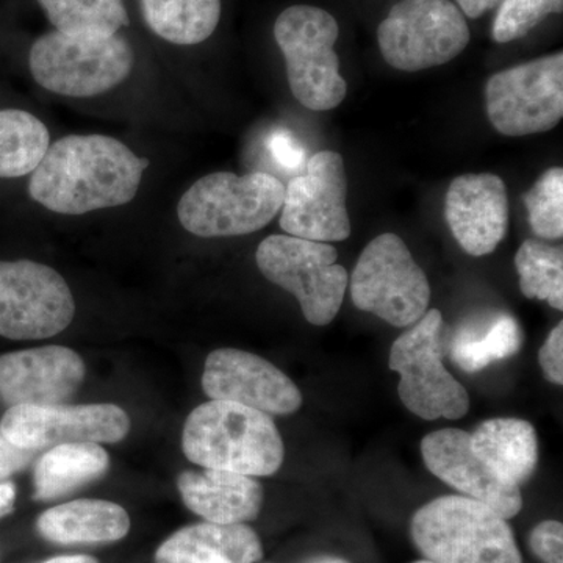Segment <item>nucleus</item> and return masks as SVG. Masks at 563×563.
Returning a JSON list of instances; mask_svg holds the SVG:
<instances>
[{"instance_id":"obj_1","label":"nucleus","mask_w":563,"mask_h":563,"mask_svg":"<svg viewBox=\"0 0 563 563\" xmlns=\"http://www.w3.org/2000/svg\"><path fill=\"white\" fill-rule=\"evenodd\" d=\"M150 165L113 136H63L31 174L27 190L44 209L79 217L132 202Z\"/></svg>"},{"instance_id":"obj_3","label":"nucleus","mask_w":563,"mask_h":563,"mask_svg":"<svg viewBox=\"0 0 563 563\" xmlns=\"http://www.w3.org/2000/svg\"><path fill=\"white\" fill-rule=\"evenodd\" d=\"M410 532L422 555L435 563H523L506 518L468 496L426 504Z\"/></svg>"},{"instance_id":"obj_25","label":"nucleus","mask_w":563,"mask_h":563,"mask_svg":"<svg viewBox=\"0 0 563 563\" xmlns=\"http://www.w3.org/2000/svg\"><path fill=\"white\" fill-rule=\"evenodd\" d=\"M140 7L147 27L177 46L203 43L221 20V0H140Z\"/></svg>"},{"instance_id":"obj_6","label":"nucleus","mask_w":563,"mask_h":563,"mask_svg":"<svg viewBox=\"0 0 563 563\" xmlns=\"http://www.w3.org/2000/svg\"><path fill=\"white\" fill-rule=\"evenodd\" d=\"M340 27L329 11L292 5L274 24V38L284 54L288 84L296 101L306 109H335L346 96L335 46Z\"/></svg>"},{"instance_id":"obj_11","label":"nucleus","mask_w":563,"mask_h":563,"mask_svg":"<svg viewBox=\"0 0 563 563\" xmlns=\"http://www.w3.org/2000/svg\"><path fill=\"white\" fill-rule=\"evenodd\" d=\"M76 301L60 273L33 261H0V336L44 340L68 329Z\"/></svg>"},{"instance_id":"obj_22","label":"nucleus","mask_w":563,"mask_h":563,"mask_svg":"<svg viewBox=\"0 0 563 563\" xmlns=\"http://www.w3.org/2000/svg\"><path fill=\"white\" fill-rule=\"evenodd\" d=\"M470 437L474 453L504 481L521 487L531 479L539 461V443L531 422L493 418Z\"/></svg>"},{"instance_id":"obj_20","label":"nucleus","mask_w":563,"mask_h":563,"mask_svg":"<svg viewBox=\"0 0 563 563\" xmlns=\"http://www.w3.org/2000/svg\"><path fill=\"white\" fill-rule=\"evenodd\" d=\"M263 547L246 525L198 523L181 528L161 544L155 563H255Z\"/></svg>"},{"instance_id":"obj_7","label":"nucleus","mask_w":563,"mask_h":563,"mask_svg":"<svg viewBox=\"0 0 563 563\" xmlns=\"http://www.w3.org/2000/svg\"><path fill=\"white\" fill-rule=\"evenodd\" d=\"M443 354L444 321L437 309L422 314L391 346L390 368L401 376L399 398L422 420H461L470 410L468 393L448 372Z\"/></svg>"},{"instance_id":"obj_36","label":"nucleus","mask_w":563,"mask_h":563,"mask_svg":"<svg viewBox=\"0 0 563 563\" xmlns=\"http://www.w3.org/2000/svg\"><path fill=\"white\" fill-rule=\"evenodd\" d=\"M14 501H16V487H14V484H0V518L13 512Z\"/></svg>"},{"instance_id":"obj_29","label":"nucleus","mask_w":563,"mask_h":563,"mask_svg":"<svg viewBox=\"0 0 563 563\" xmlns=\"http://www.w3.org/2000/svg\"><path fill=\"white\" fill-rule=\"evenodd\" d=\"M529 224L542 240H562L563 236V169H548L526 192Z\"/></svg>"},{"instance_id":"obj_2","label":"nucleus","mask_w":563,"mask_h":563,"mask_svg":"<svg viewBox=\"0 0 563 563\" xmlns=\"http://www.w3.org/2000/svg\"><path fill=\"white\" fill-rule=\"evenodd\" d=\"M185 457L202 468L244 476H272L285 448L269 415L242 404L209 401L196 407L181 432Z\"/></svg>"},{"instance_id":"obj_5","label":"nucleus","mask_w":563,"mask_h":563,"mask_svg":"<svg viewBox=\"0 0 563 563\" xmlns=\"http://www.w3.org/2000/svg\"><path fill=\"white\" fill-rule=\"evenodd\" d=\"M135 65L131 43L120 33L111 36H73L49 32L29 52L33 80L65 98H92L128 79Z\"/></svg>"},{"instance_id":"obj_14","label":"nucleus","mask_w":563,"mask_h":563,"mask_svg":"<svg viewBox=\"0 0 563 563\" xmlns=\"http://www.w3.org/2000/svg\"><path fill=\"white\" fill-rule=\"evenodd\" d=\"M131 432V418L114 404L13 406L0 433L24 450L43 451L68 443H118Z\"/></svg>"},{"instance_id":"obj_27","label":"nucleus","mask_w":563,"mask_h":563,"mask_svg":"<svg viewBox=\"0 0 563 563\" xmlns=\"http://www.w3.org/2000/svg\"><path fill=\"white\" fill-rule=\"evenodd\" d=\"M55 31L73 36H111L131 24L124 0H38Z\"/></svg>"},{"instance_id":"obj_26","label":"nucleus","mask_w":563,"mask_h":563,"mask_svg":"<svg viewBox=\"0 0 563 563\" xmlns=\"http://www.w3.org/2000/svg\"><path fill=\"white\" fill-rule=\"evenodd\" d=\"M51 146V133L31 111L0 109V179L31 176Z\"/></svg>"},{"instance_id":"obj_4","label":"nucleus","mask_w":563,"mask_h":563,"mask_svg":"<svg viewBox=\"0 0 563 563\" xmlns=\"http://www.w3.org/2000/svg\"><path fill=\"white\" fill-rule=\"evenodd\" d=\"M285 185L266 173H211L181 195V228L201 239H228L262 231L284 203Z\"/></svg>"},{"instance_id":"obj_19","label":"nucleus","mask_w":563,"mask_h":563,"mask_svg":"<svg viewBox=\"0 0 563 563\" xmlns=\"http://www.w3.org/2000/svg\"><path fill=\"white\" fill-rule=\"evenodd\" d=\"M185 506L209 523L244 525L254 521L263 506V488L244 474L224 470H188L177 477Z\"/></svg>"},{"instance_id":"obj_9","label":"nucleus","mask_w":563,"mask_h":563,"mask_svg":"<svg viewBox=\"0 0 563 563\" xmlns=\"http://www.w3.org/2000/svg\"><path fill=\"white\" fill-rule=\"evenodd\" d=\"M336 258L331 244L290 235L268 236L255 252L263 276L291 292L313 325L329 324L342 309L350 277Z\"/></svg>"},{"instance_id":"obj_34","label":"nucleus","mask_w":563,"mask_h":563,"mask_svg":"<svg viewBox=\"0 0 563 563\" xmlns=\"http://www.w3.org/2000/svg\"><path fill=\"white\" fill-rule=\"evenodd\" d=\"M35 455L36 451L16 446L0 433V481L27 468Z\"/></svg>"},{"instance_id":"obj_13","label":"nucleus","mask_w":563,"mask_h":563,"mask_svg":"<svg viewBox=\"0 0 563 563\" xmlns=\"http://www.w3.org/2000/svg\"><path fill=\"white\" fill-rule=\"evenodd\" d=\"M347 180L339 152L321 151L307 161L306 173L285 187L280 228L312 242H343L351 235Z\"/></svg>"},{"instance_id":"obj_32","label":"nucleus","mask_w":563,"mask_h":563,"mask_svg":"<svg viewBox=\"0 0 563 563\" xmlns=\"http://www.w3.org/2000/svg\"><path fill=\"white\" fill-rule=\"evenodd\" d=\"M268 151L282 168L290 169V172H296V169H301L302 166L307 165V154L302 144L291 132L285 131V129L274 132L269 136Z\"/></svg>"},{"instance_id":"obj_16","label":"nucleus","mask_w":563,"mask_h":563,"mask_svg":"<svg viewBox=\"0 0 563 563\" xmlns=\"http://www.w3.org/2000/svg\"><path fill=\"white\" fill-rule=\"evenodd\" d=\"M421 454L433 476L468 498L487 504L506 520L523 509L520 487L493 472L472 446V437L461 429H440L426 435Z\"/></svg>"},{"instance_id":"obj_17","label":"nucleus","mask_w":563,"mask_h":563,"mask_svg":"<svg viewBox=\"0 0 563 563\" xmlns=\"http://www.w3.org/2000/svg\"><path fill=\"white\" fill-rule=\"evenodd\" d=\"M84 358L65 346L0 355V399L7 406H52L68 401L84 384Z\"/></svg>"},{"instance_id":"obj_18","label":"nucleus","mask_w":563,"mask_h":563,"mask_svg":"<svg viewBox=\"0 0 563 563\" xmlns=\"http://www.w3.org/2000/svg\"><path fill=\"white\" fill-rule=\"evenodd\" d=\"M444 214L454 239L473 257L492 254L509 229L506 184L496 174H463L446 192Z\"/></svg>"},{"instance_id":"obj_10","label":"nucleus","mask_w":563,"mask_h":563,"mask_svg":"<svg viewBox=\"0 0 563 563\" xmlns=\"http://www.w3.org/2000/svg\"><path fill=\"white\" fill-rule=\"evenodd\" d=\"M470 38L465 14L451 0H401L377 29L385 62L406 73L446 65Z\"/></svg>"},{"instance_id":"obj_23","label":"nucleus","mask_w":563,"mask_h":563,"mask_svg":"<svg viewBox=\"0 0 563 563\" xmlns=\"http://www.w3.org/2000/svg\"><path fill=\"white\" fill-rule=\"evenodd\" d=\"M109 453L99 443H68L51 448L35 465L33 499L52 501L106 476Z\"/></svg>"},{"instance_id":"obj_31","label":"nucleus","mask_w":563,"mask_h":563,"mask_svg":"<svg viewBox=\"0 0 563 563\" xmlns=\"http://www.w3.org/2000/svg\"><path fill=\"white\" fill-rule=\"evenodd\" d=\"M531 550L544 563H563V526L548 520L533 528L529 537Z\"/></svg>"},{"instance_id":"obj_35","label":"nucleus","mask_w":563,"mask_h":563,"mask_svg":"<svg viewBox=\"0 0 563 563\" xmlns=\"http://www.w3.org/2000/svg\"><path fill=\"white\" fill-rule=\"evenodd\" d=\"M459 9L465 16L477 20L487 11L498 9L501 0H457Z\"/></svg>"},{"instance_id":"obj_24","label":"nucleus","mask_w":563,"mask_h":563,"mask_svg":"<svg viewBox=\"0 0 563 563\" xmlns=\"http://www.w3.org/2000/svg\"><path fill=\"white\" fill-rule=\"evenodd\" d=\"M521 343L520 324L512 314L495 313L463 324L451 342V357L463 372H483L495 362L512 357Z\"/></svg>"},{"instance_id":"obj_12","label":"nucleus","mask_w":563,"mask_h":563,"mask_svg":"<svg viewBox=\"0 0 563 563\" xmlns=\"http://www.w3.org/2000/svg\"><path fill=\"white\" fill-rule=\"evenodd\" d=\"M493 128L506 136L551 131L563 117V54L493 74L485 87Z\"/></svg>"},{"instance_id":"obj_21","label":"nucleus","mask_w":563,"mask_h":563,"mask_svg":"<svg viewBox=\"0 0 563 563\" xmlns=\"http://www.w3.org/2000/svg\"><path fill=\"white\" fill-rule=\"evenodd\" d=\"M40 536L47 542L107 544L120 542L131 531V518L120 504L103 499H79L52 507L36 521Z\"/></svg>"},{"instance_id":"obj_38","label":"nucleus","mask_w":563,"mask_h":563,"mask_svg":"<svg viewBox=\"0 0 563 563\" xmlns=\"http://www.w3.org/2000/svg\"><path fill=\"white\" fill-rule=\"evenodd\" d=\"M306 563H350L344 559L333 558V555H318V558L310 559Z\"/></svg>"},{"instance_id":"obj_30","label":"nucleus","mask_w":563,"mask_h":563,"mask_svg":"<svg viewBox=\"0 0 563 563\" xmlns=\"http://www.w3.org/2000/svg\"><path fill=\"white\" fill-rule=\"evenodd\" d=\"M563 0H501L492 36L496 43L523 38L550 14L562 13Z\"/></svg>"},{"instance_id":"obj_8","label":"nucleus","mask_w":563,"mask_h":563,"mask_svg":"<svg viewBox=\"0 0 563 563\" xmlns=\"http://www.w3.org/2000/svg\"><path fill=\"white\" fill-rule=\"evenodd\" d=\"M352 302L395 328L428 312L431 285L401 236L383 233L363 250L351 277Z\"/></svg>"},{"instance_id":"obj_37","label":"nucleus","mask_w":563,"mask_h":563,"mask_svg":"<svg viewBox=\"0 0 563 563\" xmlns=\"http://www.w3.org/2000/svg\"><path fill=\"white\" fill-rule=\"evenodd\" d=\"M43 563H99L98 559L92 555H58V558H52L49 561Z\"/></svg>"},{"instance_id":"obj_15","label":"nucleus","mask_w":563,"mask_h":563,"mask_svg":"<svg viewBox=\"0 0 563 563\" xmlns=\"http://www.w3.org/2000/svg\"><path fill=\"white\" fill-rule=\"evenodd\" d=\"M202 388L211 401L242 404L269 417L298 412L303 401L298 385L272 362L231 347L210 352Z\"/></svg>"},{"instance_id":"obj_28","label":"nucleus","mask_w":563,"mask_h":563,"mask_svg":"<svg viewBox=\"0 0 563 563\" xmlns=\"http://www.w3.org/2000/svg\"><path fill=\"white\" fill-rule=\"evenodd\" d=\"M521 292L563 310V251L542 240H526L515 255Z\"/></svg>"},{"instance_id":"obj_39","label":"nucleus","mask_w":563,"mask_h":563,"mask_svg":"<svg viewBox=\"0 0 563 563\" xmlns=\"http://www.w3.org/2000/svg\"><path fill=\"white\" fill-rule=\"evenodd\" d=\"M415 563H435V562L428 561V559H426V561H420V562H415Z\"/></svg>"},{"instance_id":"obj_33","label":"nucleus","mask_w":563,"mask_h":563,"mask_svg":"<svg viewBox=\"0 0 563 563\" xmlns=\"http://www.w3.org/2000/svg\"><path fill=\"white\" fill-rule=\"evenodd\" d=\"M540 368L551 384H563V324L559 322L539 352Z\"/></svg>"}]
</instances>
